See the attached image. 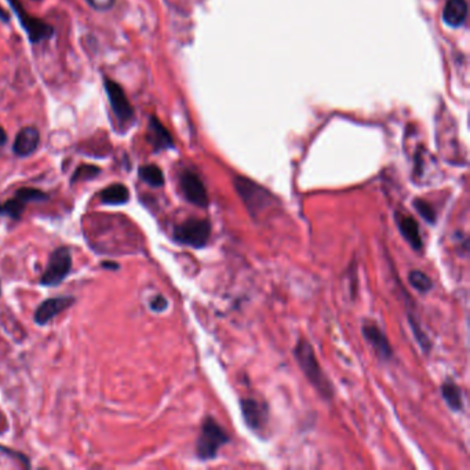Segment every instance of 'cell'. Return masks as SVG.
<instances>
[{"mask_svg": "<svg viewBox=\"0 0 470 470\" xmlns=\"http://www.w3.org/2000/svg\"><path fill=\"white\" fill-rule=\"evenodd\" d=\"M408 282H410V284H411L416 291H419V293H422V294L429 293V291L432 290V287H433V283H432L430 278H429L426 273L421 272V271H412V272H410V275H408Z\"/></svg>", "mask_w": 470, "mask_h": 470, "instance_id": "obj_20", "label": "cell"}, {"mask_svg": "<svg viewBox=\"0 0 470 470\" xmlns=\"http://www.w3.org/2000/svg\"><path fill=\"white\" fill-rule=\"evenodd\" d=\"M101 172V168L97 166H91V164H82L80 167L76 168V171L72 175L71 182L75 183L76 181H87V179H93L96 178L98 174Z\"/></svg>", "mask_w": 470, "mask_h": 470, "instance_id": "obj_21", "label": "cell"}, {"mask_svg": "<svg viewBox=\"0 0 470 470\" xmlns=\"http://www.w3.org/2000/svg\"><path fill=\"white\" fill-rule=\"evenodd\" d=\"M229 441L227 433L211 416H207L201 425V430L196 443L197 456L203 460H210L216 456L219 448Z\"/></svg>", "mask_w": 470, "mask_h": 470, "instance_id": "obj_2", "label": "cell"}, {"mask_svg": "<svg viewBox=\"0 0 470 470\" xmlns=\"http://www.w3.org/2000/svg\"><path fill=\"white\" fill-rule=\"evenodd\" d=\"M210 234L211 223L208 219L189 218L174 229L175 242L194 249L205 247L210 239Z\"/></svg>", "mask_w": 470, "mask_h": 470, "instance_id": "obj_4", "label": "cell"}, {"mask_svg": "<svg viewBox=\"0 0 470 470\" xmlns=\"http://www.w3.org/2000/svg\"><path fill=\"white\" fill-rule=\"evenodd\" d=\"M363 335L374 352L379 356V359L388 361L393 357V349L386 335L382 333L379 327L375 324H366L363 327Z\"/></svg>", "mask_w": 470, "mask_h": 470, "instance_id": "obj_10", "label": "cell"}, {"mask_svg": "<svg viewBox=\"0 0 470 470\" xmlns=\"http://www.w3.org/2000/svg\"><path fill=\"white\" fill-rule=\"evenodd\" d=\"M148 141L153 145L155 150H163V149H168L174 146V142L168 130L155 116H152L149 120Z\"/></svg>", "mask_w": 470, "mask_h": 470, "instance_id": "obj_14", "label": "cell"}, {"mask_svg": "<svg viewBox=\"0 0 470 470\" xmlns=\"http://www.w3.org/2000/svg\"><path fill=\"white\" fill-rule=\"evenodd\" d=\"M104 87L111 104V108L115 113V116L119 119L120 123H128L134 118V108L130 104L124 90L122 86L112 79L104 80Z\"/></svg>", "mask_w": 470, "mask_h": 470, "instance_id": "obj_7", "label": "cell"}, {"mask_svg": "<svg viewBox=\"0 0 470 470\" xmlns=\"http://www.w3.org/2000/svg\"><path fill=\"white\" fill-rule=\"evenodd\" d=\"M5 13H6V12H3L2 9H0V19H3L5 21H9V16H6Z\"/></svg>", "mask_w": 470, "mask_h": 470, "instance_id": "obj_27", "label": "cell"}, {"mask_svg": "<svg viewBox=\"0 0 470 470\" xmlns=\"http://www.w3.org/2000/svg\"><path fill=\"white\" fill-rule=\"evenodd\" d=\"M467 17V3L465 0H448L444 6L443 20L449 27H460Z\"/></svg>", "mask_w": 470, "mask_h": 470, "instance_id": "obj_15", "label": "cell"}, {"mask_svg": "<svg viewBox=\"0 0 470 470\" xmlns=\"http://www.w3.org/2000/svg\"><path fill=\"white\" fill-rule=\"evenodd\" d=\"M10 6L13 8L16 16L20 20L21 27L25 30L30 41L32 43H41L45 41H49L54 35V28L49 25L47 23L32 17L27 13V10L21 6L20 0H9Z\"/></svg>", "mask_w": 470, "mask_h": 470, "instance_id": "obj_6", "label": "cell"}, {"mask_svg": "<svg viewBox=\"0 0 470 470\" xmlns=\"http://www.w3.org/2000/svg\"><path fill=\"white\" fill-rule=\"evenodd\" d=\"M101 201L104 204H109V205H122L126 204L130 199V192L127 189V186H124L123 183H113L107 186L101 193H100Z\"/></svg>", "mask_w": 470, "mask_h": 470, "instance_id": "obj_16", "label": "cell"}, {"mask_svg": "<svg viewBox=\"0 0 470 470\" xmlns=\"http://www.w3.org/2000/svg\"><path fill=\"white\" fill-rule=\"evenodd\" d=\"M234 188L243 199L245 204L247 205L250 214L257 218L264 214L268 208L272 207L273 197L272 194L265 190L262 186L257 185L256 182L246 179L243 177H238L234 179Z\"/></svg>", "mask_w": 470, "mask_h": 470, "instance_id": "obj_3", "label": "cell"}, {"mask_svg": "<svg viewBox=\"0 0 470 470\" xmlns=\"http://www.w3.org/2000/svg\"><path fill=\"white\" fill-rule=\"evenodd\" d=\"M149 306H150V309H152L153 312L161 313V312H164V311L168 308V302H167V300H166L163 295H156V297L150 301Z\"/></svg>", "mask_w": 470, "mask_h": 470, "instance_id": "obj_25", "label": "cell"}, {"mask_svg": "<svg viewBox=\"0 0 470 470\" xmlns=\"http://www.w3.org/2000/svg\"><path fill=\"white\" fill-rule=\"evenodd\" d=\"M6 141H8V134H6L3 127H0V146H3L6 144Z\"/></svg>", "mask_w": 470, "mask_h": 470, "instance_id": "obj_26", "label": "cell"}, {"mask_svg": "<svg viewBox=\"0 0 470 470\" xmlns=\"http://www.w3.org/2000/svg\"><path fill=\"white\" fill-rule=\"evenodd\" d=\"M74 298L71 297H61V298H50L39 305L35 312V322L39 326H45L52 322L57 315L64 312L74 304Z\"/></svg>", "mask_w": 470, "mask_h": 470, "instance_id": "obj_11", "label": "cell"}, {"mask_svg": "<svg viewBox=\"0 0 470 470\" xmlns=\"http://www.w3.org/2000/svg\"><path fill=\"white\" fill-rule=\"evenodd\" d=\"M102 267L104 268H112V269H118L119 268V265H116V264H104Z\"/></svg>", "mask_w": 470, "mask_h": 470, "instance_id": "obj_28", "label": "cell"}, {"mask_svg": "<svg viewBox=\"0 0 470 470\" xmlns=\"http://www.w3.org/2000/svg\"><path fill=\"white\" fill-rule=\"evenodd\" d=\"M39 142H41L39 130L36 127L28 126V127L21 128L19 131V134L16 135L13 150H14V153L17 156L27 157V156L32 155L38 149Z\"/></svg>", "mask_w": 470, "mask_h": 470, "instance_id": "obj_12", "label": "cell"}, {"mask_svg": "<svg viewBox=\"0 0 470 470\" xmlns=\"http://www.w3.org/2000/svg\"><path fill=\"white\" fill-rule=\"evenodd\" d=\"M294 356L297 359L298 366L301 367L306 379L313 385V388L319 392V394L330 400L334 396V386L324 374L316 355L313 346L306 339H300L294 348Z\"/></svg>", "mask_w": 470, "mask_h": 470, "instance_id": "obj_1", "label": "cell"}, {"mask_svg": "<svg viewBox=\"0 0 470 470\" xmlns=\"http://www.w3.org/2000/svg\"><path fill=\"white\" fill-rule=\"evenodd\" d=\"M72 269V254L68 247H60L50 256L47 268L41 279L42 286H57L69 275Z\"/></svg>", "mask_w": 470, "mask_h": 470, "instance_id": "obj_5", "label": "cell"}, {"mask_svg": "<svg viewBox=\"0 0 470 470\" xmlns=\"http://www.w3.org/2000/svg\"><path fill=\"white\" fill-rule=\"evenodd\" d=\"M396 221H397V226H399L401 236L407 240V243L414 250H421L423 247V243H422L418 222L407 214H396Z\"/></svg>", "mask_w": 470, "mask_h": 470, "instance_id": "obj_13", "label": "cell"}, {"mask_svg": "<svg viewBox=\"0 0 470 470\" xmlns=\"http://www.w3.org/2000/svg\"><path fill=\"white\" fill-rule=\"evenodd\" d=\"M86 2L97 12H107L115 5V0H86Z\"/></svg>", "mask_w": 470, "mask_h": 470, "instance_id": "obj_24", "label": "cell"}, {"mask_svg": "<svg viewBox=\"0 0 470 470\" xmlns=\"http://www.w3.org/2000/svg\"><path fill=\"white\" fill-rule=\"evenodd\" d=\"M414 207L418 211V214L426 222H429L432 225L436 222V211H434V208L427 201H425L422 199H416V200H414Z\"/></svg>", "mask_w": 470, "mask_h": 470, "instance_id": "obj_23", "label": "cell"}, {"mask_svg": "<svg viewBox=\"0 0 470 470\" xmlns=\"http://www.w3.org/2000/svg\"><path fill=\"white\" fill-rule=\"evenodd\" d=\"M179 183H181L182 193L189 203L201 208H205L208 205V196H207L205 186L196 172L190 170L183 171L181 174Z\"/></svg>", "mask_w": 470, "mask_h": 470, "instance_id": "obj_8", "label": "cell"}, {"mask_svg": "<svg viewBox=\"0 0 470 470\" xmlns=\"http://www.w3.org/2000/svg\"><path fill=\"white\" fill-rule=\"evenodd\" d=\"M16 197L23 200L25 204L30 201H45L49 199V196L45 192L35 188H21L17 190Z\"/></svg>", "mask_w": 470, "mask_h": 470, "instance_id": "obj_22", "label": "cell"}, {"mask_svg": "<svg viewBox=\"0 0 470 470\" xmlns=\"http://www.w3.org/2000/svg\"><path fill=\"white\" fill-rule=\"evenodd\" d=\"M24 211H25V203L20 200L19 197L10 199L5 201L3 204H0V215H5L13 219H20Z\"/></svg>", "mask_w": 470, "mask_h": 470, "instance_id": "obj_19", "label": "cell"}, {"mask_svg": "<svg viewBox=\"0 0 470 470\" xmlns=\"http://www.w3.org/2000/svg\"><path fill=\"white\" fill-rule=\"evenodd\" d=\"M240 408L243 419L247 426L254 432H261L267 427L269 414L268 407L256 399H242Z\"/></svg>", "mask_w": 470, "mask_h": 470, "instance_id": "obj_9", "label": "cell"}, {"mask_svg": "<svg viewBox=\"0 0 470 470\" xmlns=\"http://www.w3.org/2000/svg\"><path fill=\"white\" fill-rule=\"evenodd\" d=\"M138 175L139 178L148 183L149 186H153V188H160L164 185V175H163V171L155 166V164H146V166H142L139 167L138 170Z\"/></svg>", "mask_w": 470, "mask_h": 470, "instance_id": "obj_18", "label": "cell"}, {"mask_svg": "<svg viewBox=\"0 0 470 470\" xmlns=\"http://www.w3.org/2000/svg\"><path fill=\"white\" fill-rule=\"evenodd\" d=\"M441 396L447 405L452 411H462L463 408V397L459 386L452 381H447L441 386Z\"/></svg>", "mask_w": 470, "mask_h": 470, "instance_id": "obj_17", "label": "cell"}]
</instances>
